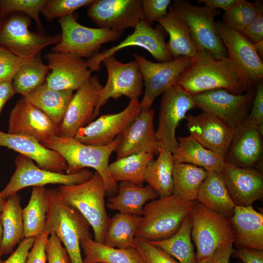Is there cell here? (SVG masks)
<instances>
[{"label": "cell", "instance_id": "obj_1", "mask_svg": "<svg viewBox=\"0 0 263 263\" xmlns=\"http://www.w3.org/2000/svg\"><path fill=\"white\" fill-rule=\"evenodd\" d=\"M177 85L192 95L223 89L235 94L254 89V86L228 57L216 58L198 51Z\"/></svg>", "mask_w": 263, "mask_h": 263}, {"label": "cell", "instance_id": "obj_2", "mask_svg": "<svg viewBox=\"0 0 263 263\" xmlns=\"http://www.w3.org/2000/svg\"><path fill=\"white\" fill-rule=\"evenodd\" d=\"M122 138V134L111 143L103 146L86 145L74 138L59 136L40 143L45 147L57 152L64 159L67 165L66 174H74L85 168H93L101 176L106 193L113 195L118 192V183L111 175L109 161Z\"/></svg>", "mask_w": 263, "mask_h": 263}, {"label": "cell", "instance_id": "obj_3", "mask_svg": "<svg viewBox=\"0 0 263 263\" xmlns=\"http://www.w3.org/2000/svg\"><path fill=\"white\" fill-rule=\"evenodd\" d=\"M47 206L45 231L56 235L71 263H83L80 243L82 239H93L90 224L76 209L61 199L57 189L47 188Z\"/></svg>", "mask_w": 263, "mask_h": 263}, {"label": "cell", "instance_id": "obj_4", "mask_svg": "<svg viewBox=\"0 0 263 263\" xmlns=\"http://www.w3.org/2000/svg\"><path fill=\"white\" fill-rule=\"evenodd\" d=\"M57 190L61 199L76 209L89 222L94 241L104 244L110 218L106 209L107 193L100 174L95 171L83 183L60 185Z\"/></svg>", "mask_w": 263, "mask_h": 263}, {"label": "cell", "instance_id": "obj_5", "mask_svg": "<svg viewBox=\"0 0 263 263\" xmlns=\"http://www.w3.org/2000/svg\"><path fill=\"white\" fill-rule=\"evenodd\" d=\"M197 202L182 200L172 194L148 202L144 207L135 237L149 242L171 237L179 230Z\"/></svg>", "mask_w": 263, "mask_h": 263}, {"label": "cell", "instance_id": "obj_6", "mask_svg": "<svg viewBox=\"0 0 263 263\" xmlns=\"http://www.w3.org/2000/svg\"><path fill=\"white\" fill-rule=\"evenodd\" d=\"M191 238L196 247V262L210 258L219 248L234 244L230 219L210 209L198 201L190 213Z\"/></svg>", "mask_w": 263, "mask_h": 263}, {"label": "cell", "instance_id": "obj_7", "mask_svg": "<svg viewBox=\"0 0 263 263\" xmlns=\"http://www.w3.org/2000/svg\"><path fill=\"white\" fill-rule=\"evenodd\" d=\"M58 22L61 29L60 39L51 51L71 53L88 59L99 54L102 44L118 39L124 32L85 26L73 14L59 19Z\"/></svg>", "mask_w": 263, "mask_h": 263}, {"label": "cell", "instance_id": "obj_8", "mask_svg": "<svg viewBox=\"0 0 263 263\" xmlns=\"http://www.w3.org/2000/svg\"><path fill=\"white\" fill-rule=\"evenodd\" d=\"M171 6L188 25L198 51H206L218 59L227 56L215 21L220 13L219 10L196 6L184 0H173Z\"/></svg>", "mask_w": 263, "mask_h": 263}, {"label": "cell", "instance_id": "obj_9", "mask_svg": "<svg viewBox=\"0 0 263 263\" xmlns=\"http://www.w3.org/2000/svg\"><path fill=\"white\" fill-rule=\"evenodd\" d=\"M30 18L21 14L13 15L0 21V47L22 59H30L40 54L47 46L56 44L60 34L49 36L29 30Z\"/></svg>", "mask_w": 263, "mask_h": 263}, {"label": "cell", "instance_id": "obj_10", "mask_svg": "<svg viewBox=\"0 0 263 263\" xmlns=\"http://www.w3.org/2000/svg\"><path fill=\"white\" fill-rule=\"evenodd\" d=\"M133 55L144 81L145 93L140 102L141 110L150 109L157 97L177 85L192 62L191 58L180 56L170 61L156 63L136 53Z\"/></svg>", "mask_w": 263, "mask_h": 263}, {"label": "cell", "instance_id": "obj_11", "mask_svg": "<svg viewBox=\"0 0 263 263\" xmlns=\"http://www.w3.org/2000/svg\"><path fill=\"white\" fill-rule=\"evenodd\" d=\"M15 164L16 169L14 174L5 188L0 191L5 199L29 187L80 184L90 179L94 173L86 169L71 174L47 170L40 168L33 160L20 154L16 157Z\"/></svg>", "mask_w": 263, "mask_h": 263}, {"label": "cell", "instance_id": "obj_12", "mask_svg": "<svg viewBox=\"0 0 263 263\" xmlns=\"http://www.w3.org/2000/svg\"><path fill=\"white\" fill-rule=\"evenodd\" d=\"M102 63L106 67L108 79L100 93L93 119L99 114L101 107L110 98L116 99L125 96L131 100H138L142 94L143 78L136 60L122 63L112 56L104 59Z\"/></svg>", "mask_w": 263, "mask_h": 263}, {"label": "cell", "instance_id": "obj_13", "mask_svg": "<svg viewBox=\"0 0 263 263\" xmlns=\"http://www.w3.org/2000/svg\"><path fill=\"white\" fill-rule=\"evenodd\" d=\"M255 89L241 94L216 89L193 95L195 107L210 113L235 129L247 117L254 99Z\"/></svg>", "mask_w": 263, "mask_h": 263}, {"label": "cell", "instance_id": "obj_14", "mask_svg": "<svg viewBox=\"0 0 263 263\" xmlns=\"http://www.w3.org/2000/svg\"><path fill=\"white\" fill-rule=\"evenodd\" d=\"M196 108L193 95L178 85L162 94L159 107L158 126L156 131L161 148L172 153L178 145L175 131L180 122L185 119L187 112Z\"/></svg>", "mask_w": 263, "mask_h": 263}, {"label": "cell", "instance_id": "obj_15", "mask_svg": "<svg viewBox=\"0 0 263 263\" xmlns=\"http://www.w3.org/2000/svg\"><path fill=\"white\" fill-rule=\"evenodd\" d=\"M143 0H93L87 14L98 28L124 32L144 20Z\"/></svg>", "mask_w": 263, "mask_h": 263}, {"label": "cell", "instance_id": "obj_16", "mask_svg": "<svg viewBox=\"0 0 263 263\" xmlns=\"http://www.w3.org/2000/svg\"><path fill=\"white\" fill-rule=\"evenodd\" d=\"M166 36V32L160 25L154 28L143 20L134 29L133 33L120 43L86 60L88 66L92 72L98 71L104 59L113 56L122 49L131 46H137L146 49L160 62L172 60L173 59L165 41Z\"/></svg>", "mask_w": 263, "mask_h": 263}, {"label": "cell", "instance_id": "obj_17", "mask_svg": "<svg viewBox=\"0 0 263 263\" xmlns=\"http://www.w3.org/2000/svg\"><path fill=\"white\" fill-rule=\"evenodd\" d=\"M218 34L227 56L254 87L263 78V62L253 44L240 32L231 28L223 21L216 22Z\"/></svg>", "mask_w": 263, "mask_h": 263}, {"label": "cell", "instance_id": "obj_18", "mask_svg": "<svg viewBox=\"0 0 263 263\" xmlns=\"http://www.w3.org/2000/svg\"><path fill=\"white\" fill-rule=\"evenodd\" d=\"M103 87L98 76L94 75L76 91L58 125L59 136L74 138L80 128L91 122Z\"/></svg>", "mask_w": 263, "mask_h": 263}, {"label": "cell", "instance_id": "obj_19", "mask_svg": "<svg viewBox=\"0 0 263 263\" xmlns=\"http://www.w3.org/2000/svg\"><path fill=\"white\" fill-rule=\"evenodd\" d=\"M44 57L50 69L45 83L53 90L76 91L91 76L86 60L77 56L51 52Z\"/></svg>", "mask_w": 263, "mask_h": 263}, {"label": "cell", "instance_id": "obj_20", "mask_svg": "<svg viewBox=\"0 0 263 263\" xmlns=\"http://www.w3.org/2000/svg\"><path fill=\"white\" fill-rule=\"evenodd\" d=\"M141 110L138 100H130L128 106L122 111L100 116L95 120L80 128L74 138L86 145H107L123 133Z\"/></svg>", "mask_w": 263, "mask_h": 263}, {"label": "cell", "instance_id": "obj_21", "mask_svg": "<svg viewBox=\"0 0 263 263\" xmlns=\"http://www.w3.org/2000/svg\"><path fill=\"white\" fill-rule=\"evenodd\" d=\"M155 110H141L122 133V139L115 151L117 159L140 152L158 155L161 145L154 128Z\"/></svg>", "mask_w": 263, "mask_h": 263}, {"label": "cell", "instance_id": "obj_22", "mask_svg": "<svg viewBox=\"0 0 263 263\" xmlns=\"http://www.w3.org/2000/svg\"><path fill=\"white\" fill-rule=\"evenodd\" d=\"M186 127L190 135L205 148L225 160L235 129L215 115L203 112L196 115H186Z\"/></svg>", "mask_w": 263, "mask_h": 263}, {"label": "cell", "instance_id": "obj_23", "mask_svg": "<svg viewBox=\"0 0 263 263\" xmlns=\"http://www.w3.org/2000/svg\"><path fill=\"white\" fill-rule=\"evenodd\" d=\"M8 123V133L31 137L40 142L59 135L58 125L22 97L11 110Z\"/></svg>", "mask_w": 263, "mask_h": 263}, {"label": "cell", "instance_id": "obj_24", "mask_svg": "<svg viewBox=\"0 0 263 263\" xmlns=\"http://www.w3.org/2000/svg\"><path fill=\"white\" fill-rule=\"evenodd\" d=\"M236 207L252 206L263 198L262 171L226 163L220 172Z\"/></svg>", "mask_w": 263, "mask_h": 263}, {"label": "cell", "instance_id": "obj_25", "mask_svg": "<svg viewBox=\"0 0 263 263\" xmlns=\"http://www.w3.org/2000/svg\"><path fill=\"white\" fill-rule=\"evenodd\" d=\"M262 136L245 119L235 128L225 158L226 163L240 168H255L262 171Z\"/></svg>", "mask_w": 263, "mask_h": 263}, {"label": "cell", "instance_id": "obj_26", "mask_svg": "<svg viewBox=\"0 0 263 263\" xmlns=\"http://www.w3.org/2000/svg\"><path fill=\"white\" fill-rule=\"evenodd\" d=\"M0 146L19 152L37 163L41 169L64 173L67 165L57 152L42 145L31 137L4 132L0 130Z\"/></svg>", "mask_w": 263, "mask_h": 263}, {"label": "cell", "instance_id": "obj_27", "mask_svg": "<svg viewBox=\"0 0 263 263\" xmlns=\"http://www.w3.org/2000/svg\"><path fill=\"white\" fill-rule=\"evenodd\" d=\"M236 249L263 250V214L252 207H235L230 219Z\"/></svg>", "mask_w": 263, "mask_h": 263}, {"label": "cell", "instance_id": "obj_28", "mask_svg": "<svg viewBox=\"0 0 263 263\" xmlns=\"http://www.w3.org/2000/svg\"><path fill=\"white\" fill-rule=\"evenodd\" d=\"M155 21L169 35L167 45L173 59L180 56L193 59L197 56L198 50L188 25L171 5L167 14Z\"/></svg>", "mask_w": 263, "mask_h": 263}, {"label": "cell", "instance_id": "obj_29", "mask_svg": "<svg viewBox=\"0 0 263 263\" xmlns=\"http://www.w3.org/2000/svg\"><path fill=\"white\" fill-rule=\"evenodd\" d=\"M117 193L108 200L107 207L120 213L139 216H142L146 203L159 197L148 185L144 187L129 182H119Z\"/></svg>", "mask_w": 263, "mask_h": 263}, {"label": "cell", "instance_id": "obj_30", "mask_svg": "<svg viewBox=\"0 0 263 263\" xmlns=\"http://www.w3.org/2000/svg\"><path fill=\"white\" fill-rule=\"evenodd\" d=\"M178 145L172 152L174 164L186 163L207 171L221 172L226 162L212 151L205 148L191 135L177 138Z\"/></svg>", "mask_w": 263, "mask_h": 263}, {"label": "cell", "instance_id": "obj_31", "mask_svg": "<svg viewBox=\"0 0 263 263\" xmlns=\"http://www.w3.org/2000/svg\"><path fill=\"white\" fill-rule=\"evenodd\" d=\"M197 201L210 209L230 219L235 206L220 173L208 171L198 193Z\"/></svg>", "mask_w": 263, "mask_h": 263}, {"label": "cell", "instance_id": "obj_32", "mask_svg": "<svg viewBox=\"0 0 263 263\" xmlns=\"http://www.w3.org/2000/svg\"><path fill=\"white\" fill-rule=\"evenodd\" d=\"M74 94L72 91L53 90L45 83L22 97L59 125Z\"/></svg>", "mask_w": 263, "mask_h": 263}, {"label": "cell", "instance_id": "obj_33", "mask_svg": "<svg viewBox=\"0 0 263 263\" xmlns=\"http://www.w3.org/2000/svg\"><path fill=\"white\" fill-rule=\"evenodd\" d=\"M0 217L3 229L1 253L2 255H7L12 253L16 245L24 239L22 209L18 194L7 199Z\"/></svg>", "mask_w": 263, "mask_h": 263}, {"label": "cell", "instance_id": "obj_34", "mask_svg": "<svg viewBox=\"0 0 263 263\" xmlns=\"http://www.w3.org/2000/svg\"><path fill=\"white\" fill-rule=\"evenodd\" d=\"M80 245L85 255L83 263H145L134 246L113 247L93 239H82Z\"/></svg>", "mask_w": 263, "mask_h": 263}, {"label": "cell", "instance_id": "obj_35", "mask_svg": "<svg viewBox=\"0 0 263 263\" xmlns=\"http://www.w3.org/2000/svg\"><path fill=\"white\" fill-rule=\"evenodd\" d=\"M158 155L156 160L152 159L147 166L145 182L159 197H167L173 193V155L170 151L161 148Z\"/></svg>", "mask_w": 263, "mask_h": 263}, {"label": "cell", "instance_id": "obj_36", "mask_svg": "<svg viewBox=\"0 0 263 263\" xmlns=\"http://www.w3.org/2000/svg\"><path fill=\"white\" fill-rule=\"evenodd\" d=\"M47 208V188L33 187L29 201L22 209L24 238H35L45 231Z\"/></svg>", "mask_w": 263, "mask_h": 263}, {"label": "cell", "instance_id": "obj_37", "mask_svg": "<svg viewBox=\"0 0 263 263\" xmlns=\"http://www.w3.org/2000/svg\"><path fill=\"white\" fill-rule=\"evenodd\" d=\"M207 174L204 169L193 165L174 164L172 194L182 200H197L199 189Z\"/></svg>", "mask_w": 263, "mask_h": 263}, {"label": "cell", "instance_id": "obj_38", "mask_svg": "<svg viewBox=\"0 0 263 263\" xmlns=\"http://www.w3.org/2000/svg\"><path fill=\"white\" fill-rule=\"evenodd\" d=\"M153 156L152 154L140 152L117 159L109 164L110 172L117 183L129 182L143 186L147 166Z\"/></svg>", "mask_w": 263, "mask_h": 263}, {"label": "cell", "instance_id": "obj_39", "mask_svg": "<svg viewBox=\"0 0 263 263\" xmlns=\"http://www.w3.org/2000/svg\"><path fill=\"white\" fill-rule=\"evenodd\" d=\"M192 219L189 214L179 230L171 237L159 241L150 242L176 259L179 263H196L191 241Z\"/></svg>", "mask_w": 263, "mask_h": 263}, {"label": "cell", "instance_id": "obj_40", "mask_svg": "<svg viewBox=\"0 0 263 263\" xmlns=\"http://www.w3.org/2000/svg\"><path fill=\"white\" fill-rule=\"evenodd\" d=\"M141 219L142 216L116 213L110 218L104 244L118 248L133 247L136 231Z\"/></svg>", "mask_w": 263, "mask_h": 263}, {"label": "cell", "instance_id": "obj_41", "mask_svg": "<svg viewBox=\"0 0 263 263\" xmlns=\"http://www.w3.org/2000/svg\"><path fill=\"white\" fill-rule=\"evenodd\" d=\"M50 71L49 66L43 63L40 54L29 59L13 78L12 85L16 94L22 96L43 85Z\"/></svg>", "mask_w": 263, "mask_h": 263}, {"label": "cell", "instance_id": "obj_42", "mask_svg": "<svg viewBox=\"0 0 263 263\" xmlns=\"http://www.w3.org/2000/svg\"><path fill=\"white\" fill-rule=\"evenodd\" d=\"M262 8V0L251 2L246 0H239L232 9L225 12L223 21L231 28L242 33Z\"/></svg>", "mask_w": 263, "mask_h": 263}, {"label": "cell", "instance_id": "obj_43", "mask_svg": "<svg viewBox=\"0 0 263 263\" xmlns=\"http://www.w3.org/2000/svg\"><path fill=\"white\" fill-rule=\"evenodd\" d=\"M45 0H0V21L12 13H22L36 22L41 32L43 26L39 19Z\"/></svg>", "mask_w": 263, "mask_h": 263}, {"label": "cell", "instance_id": "obj_44", "mask_svg": "<svg viewBox=\"0 0 263 263\" xmlns=\"http://www.w3.org/2000/svg\"><path fill=\"white\" fill-rule=\"evenodd\" d=\"M93 0H45L41 13L48 21L73 14L77 9L89 6Z\"/></svg>", "mask_w": 263, "mask_h": 263}, {"label": "cell", "instance_id": "obj_45", "mask_svg": "<svg viewBox=\"0 0 263 263\" xmlns=\"http://www.w3.org/2000/svg\"><path fill=\"white\" fill-rule=\"evenodd\" d=\"M134 246L145 263H179L161 248L139 237H135Z\"/></svg>", "mask_w": 263, "mask_h": 263}, {"label": "cell", "instance_id": "obj_46", "mask_svg": "<svg viewBox=\"0 0 263 263\" xmlns=\"http://www.w3.org/2000/svg\"><path fill=\"white\" fill-rule=\"evenodd\" d=\"M30 59L21 58L0 47V83L12 81L20 67Z\"/></svg>", "mask_w": 263, "mask_h": 263}, {"label": "cell", "instance_id": "obj_47", "mask_svg": "<svg viewBox=\"0 0 263 263\" xmlns=\"http://www.w3.org/2000/svg\"><path fill=\"white\" fill-rule=\"evenodd\" d=\"M246 121L263 135V83L256 85L254 99Z\"/></svg>", "mask_w": 263, "mask_h": 263}, {"label": "cell", "instance_id": "obj_48", "mask_svg": "<svg viewBox=\"0 0 263 263\" xmlns=\"http://www.w3.org/2000/svg\"><path fill=\"white\" fill-rule=\"evenodd\" d=\"M171 2L170 0H143L144 20L151 26L154 21L167 14Z\"/></svg>", "mask_w": 263, "mask_h": 263}, {"label": "cell", "instance_id": "obj_49", "mask_svg": "<svg viewBox=\"0 0 263 263\" xmlns=\"http://www.w3.org/2000/svg\"><path fill=\"white\" fill-rule=\"evenodd\" d=\"M45 251L48 263H71L66 249L53 233L49 235L45 246Z\"/></svg>", "mask_w": 263, "mask_h": 263}, {"label": "cell", "instance_id": "obj_50", "mask_svg": "<svg viewBox=\"0 0 263 263\" xmlns=\"http://www.w3.org/2000/svg\"><path fill=\"white\" fill-rule=\"evenodd\" d=\"M49 236V234L45 231L35 238L26 263H46L47 257L45 246Z\"/></svg>", "mask_w": 263, "mask_h": 263}, {"label": "cell", "instance_id": "obj_51", "mask_svg": "<svg viewBox=\"0 0 263 263\" xmlns=\"http://www.w3.org/2000/svg\"><path fill=\"white\" fill-rule=\"evenodd\" d=\"M242 34L252 43L263 40V8Z\"/></svg>", "mask_w": 263, "mask_h": 263}, {"label": "cell", "instance_id": "obj_52", "mask_svg": "<svg viewBox=\"0 0 263 263\" xmlns=\"http://www.w3.org/2000/svg\"><path fill=\"white\" fill-rule=\"evenodd\" d=\"M34 238H24L8 258L1 263H26L28 253L32 247Z\"/></svg>", "mask_w": 263, "mask_h": 263}, {"label": "cell", "instance_id": "obj_53", "mask_svg": "<svg viewBox=\"0 0 263 263\" xmlns=\"http://www.w3.org/2000/svg\"><path fill=\"white\" fill-rule=\"evenodd\" d=\"M231 256L244 263H263V250L247 248L234 249Z\"/></svg>", "mask_w": 263, "mask_h": 263}, {"label": "cell", "instance_id": "obj_54", "mask_svg": "<svg viewBox=\"0 0 263 263\" xmlns=\"http://www.w3.org/2000/svg\"><path fill=\"white\" fill-rule=\"evenodd\" d=\"M234 250L233 244H226L218 249L209 258L196 263H230Z\"/></svg>", "mask_w": 263, "mask_h": 263}, {"label": "cell", "instance_id": "obj_55", "mask_svg": "<svg viewBox=\"0 0 263 263\" xmlns=\"http://www.w3.org/2000/svg\"><path fill=\"white\" fill-rule=\"evenodd\" d=\"M239 1V0H199L198 2L203 3L204 6L209 8L217 10L220 8L226 12L232 9Z\"/></svg>", "mask_w": 263, "mask_h": 263}, {"label": "cell", "instance_id": "obj_56", "mask_svg": "<svg viewBox=\"0 0 263 263\" xmlns=\"http://www.w3.org/2000/svg\"><path fill=\"white\" fill-rule=\"evenodd\" d=\"M15 94L12 81L0 83V115L4 105Z\"/></svg>", "mask_w": 263, "mask_h": 263}, {"label": "cell", "instance_id": "obj_57", "mask_svg": "<svg viewBox=\"0 0 263 263\" xmlns=\"http://www.w3.org/2000/svg\"><path fill=\"white\" fill-rule=\"evenodd\" d=\"M253 44L257 54L262 59L263 57V40L256 43H253Z\"/></svg>", "mask_w": 263, "mask_h": 263}, {"label": "cell", "instance_id": "obj_58", "mask_svg": "<svg viewBox=\"0 0 263 263\" xmlns=\"http://www.w3.org/2000/svg\"><path fill=\"white\" fill-rule=\"evenodd\" d=\"M6 200L0 192V213H1L4 207Z\"/></svg>", "mask_w": 263, "mask_h": 263}, {"label": "cell", "instance_id": "obj_59", "mask_svg": "<svg viewBox=\"0 0 263 263\" xmlns=\"http://www.w3.org/2000/svg\"><path fill=\"white\" fill-rule=\"evenodd\" d=\"M2 235H3V229H2V226L1 225V217H0V256L2 255L1 253V244L2 239Z\"/></svg>", "mask_w": 263, "mask_h": 263}, {"label": "cell", "instance_id": "obj_60", "mask_svg": "<svg viewBox=\"0 0 263 263\" xmlns=\"http://www.w3.org/2000/svg\"><path fill=\"white\" fill-rule=\"evenodd\" d=\"M1 262H2V261L1 260L0 258V263H1Z\"/></svg>", "mask_w": 263, "mask_h": 263}, {"label": "cell", "instance_id": "obj_61", "mask_svg": "<svg viewBox=\"0 0 263 263\" xmlns=\"http://www.w3.org/2000/svg\"><path fill=\"white\" fill-rule=\"evenodd\" d=\"M241 263V262H239V263Z\"/></svg>", "mask_w": 263, "mask_h": 263}, {"label": "cell", "instance_id": "obj_62", "mask_svg": "<svg viewBox=\"0 0 263 263\" xmlns=\"http://www.w3.org/2000/svg\"></svg>", "mask_w": 263, "mask_h": 263}]
</instances>
